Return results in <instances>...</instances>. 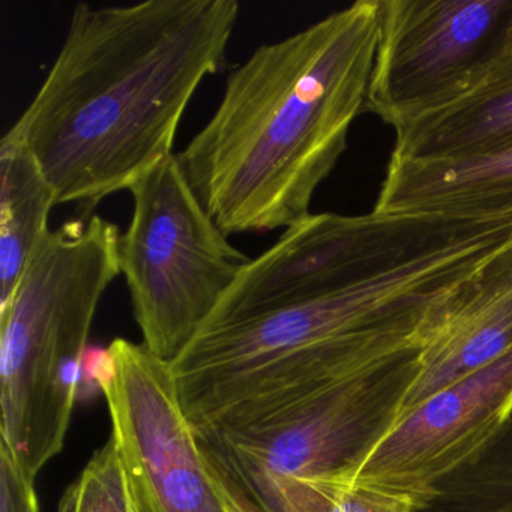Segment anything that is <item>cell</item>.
<instances>
[{"label":"cell","mask_w":512,"mask_h":512,"mask_svg":"<svg viewBox=\"0 0 512 512\" xmlns=\"http://www.w3.org/2000/svg\"><path fill=\"white\" fill-rule=\"evenodd\" d=\"M238 0L74 8L43 85L5 136L83 217L173 154L188 104L226 67Z\"/></svg>","instance_id":"6da1fadb"},{"label":"cell","mask_w":512,"mask_h":512,"mask_svg":"<svg viewBox=\"0 0 512 512\" xmlns=\"http://www.w3.org/2000/svg\"><path fill=\"white\" fill-rule=\"evenodd\" d=\"M511 244L512 217L467 218L376 277L200 332L170 362L188 418L239 427L424 349Z\"/></svg>","instance_id":"7a4b0ae2"},{"label":"cell","mask_w":512,"mask_h":512,"mask_svg":"<svg viewBox=\"0 0 512 512\" xmlns=\"http://www.w3.org/2000/svg\"><path fill=\"white\" fill-rule=\"evenodd\" d=\"M379 32V0H359L257 47L230 71L214 115L178 154L227 236L310 217L317 188L365 112Z\"/></svg>","instance_id":"3957f363"},{"label":"cell","mask_w":512,"mask_h":512,"mask_svg":"<svg viewBox=\"0 0 512 512\" xmlns=\"http://www.w3.org/2000/svg\"><path fill=\"white\" fill-rule=\"evenodd\" d=\"M119 239L97 214L49 230L0 308V446L31 481L64 449L92 323L121 274Z\"/></svg>","instance_id":"277c9868"},{"label":"cell","mask_w":512,"mask_h":512,"mask_svg":"<svg viewBox=\"0 0 512 512\" xmlns=\"http://www.w3.org/2000/svg\"><path fill=\"white\" fill-rule=\"evenodd\" d=\"M422 350L395 356L235 428H196L248 512H305L397 424Z\"/></svg>","instance_id":"5b68a950"},{"label":"cell","mask_w":512,"mask_h":512,"mask_svg":"<svg viewBox=\"0 0 512 512\" xmlns=\"http://www.w3.org/2000/svg\"><path fill=\"white\" fill-rule=\"evenodd\" d=\"M128 191L134 208L119 239L121 274L143 346L172 362L251 259L203 208L178 155L164 158Z\"/></svg>","instance_id":"8992f818"},{"label":"cell","mask_w":512,"mask_h":512,"mask_svg":"<svg viewBox=\"0 0 512 512\" xmlns=\"http://www.w3.org/2000/svg\"><path fill=\"white\" fill-rule=\"evenodd\" d=\"M86 368L139 512H248L188 418L170 361L115 338Z\"/></svg>","instance_id":"52a82bcc"},{"label":"cell","mask_w":512,"mask_h":512,"mask_svg":"<svg viewBox=\"0 0 512 512\" xmlns=\"http://www.w3.org/2000/svg\"><path fill=\"white\" fill-rule=\"evenodd\" d=\"M467 218L311 214L244 266L202 331L310 301L376 277L430 250Z\"/></svg>","instance_id":"ba28073f"},{"label":"cell","mask_w":512,"mask_h":512,"mask_svg":"<svg viewBox=\"0 0 512 512\" xmlns=\"http://www.w3.org/2000/svg\"><path fill=\"white\" fill-rule=\"evenodd\" d=\"M365 110L397 127L466 94L509 52L512 0H379Z\"/></svg>","instance_id":"9c48e42d"},{"label":"cell","mask_w":512,"mask_h":512,"mask_svg":"<svg viewBox=\"0 0 512 512\" xmlns=\"http://www.w3.org/2000/svg\"><path fill=\"white\" fill-rule=\"evenodd\" d=\"M511 418L509 352L422 401L344 475L421 496L484 448Z\"/></svg>","instance_id":"30bf717a"},{"label":"cell","mask_w":512,"mask_h":512,"mask_svg":"<svg viewBox=\"0 0 512 512\" xmlns=\"http://www.w3.org/2000/svg\"><path fill=\"white\" fill-rule=\"evenodd\" d=\"M509 352H512V244L494 259L469 301L455 311L422 349L419 373L401 406L397 424L431 395Z\"/></svg>","instance_id":"8fae6325"},{"label":"cell","mask_w":512,"mask_h":512,"mask_svg":"<svg viewBox=\"0 0 512 512\" xmlns=\"http://www.w3.org/2000/svg\"><path fill=\"white\" fill-rule=\"evenodd\" d=\"M373 211L512 217V145L458 160L389 161Z\"/></svg>","instance_id":"7c38bea8"},{"label":"cell","mask_w":512,"mask_h":512,"mask_svg":"<svg viewBox=\"0 0 512 512\" xmlns=\"http://www.w3.org/2000/svg\"><path fill=\"white\" fill-rule=\"evenodd\" d=\"M394 130L392 160H458L512 145V50L466 94Z\"/></svg>","instance_id":"4fadbf2b"},{"label":"cell","mask_w":512,"mask_h":512,"mask_svg":"<svg viewBox=\"0 0 512 512\" xmlns=\"http://www.w3.org/2000/svg\"><path fill=\"white\" fill-rule=\"evenodd\" d=\"M56 193L32 152L19 140H0V308L7 307L23 272L49 232Z\"/></svg>","instance_id":"5bb4252c"},{"label":"cell","mask_w":512,"mask_h":512,"mask_svg":"<svg viewBox=\"0 0 512 512\" xmlns=\"http://www.w3.org/2000/svg\"><path fill=\"white\" fill-rule=\"evenodd\" d=\"M410 512H512V418L484 448L416 497Z\"/></svg>","instance_id":"9a60e30c"},{"label":"cell","mask_w":512,"mask_h":512,"mask_svg":"<svg viewBox=\"0 0 512 512\" xmlns=\"http://www.w3.org/2000/svg\"><path fill=\"white\" fill-rule=\"evenodd\" d=\"M58 512H139L112 436L62 494Z\"/></svg>","instance_id":"2e32d148"},{"label":"cell","mask_w":512,"mask_h":512,"mask_svg":"<svg viewBox=\"0 0 512 512\" xmlns=\"http://www.w3.org/2000/svg\"><path fill=\"white\" fill-rule=\"evenodd\" d=\"M415 499L410 494L359 484L344 475L323 512H410Z\"/></svg>","instance_id":"e0dca14e"},{"label":"cell","mask_w":512,"mask_h":512,"mask_svg":"<svg viewBox=\"0 0 512 512\" xmlns=\"http://www.w3.org/2000/svg\"><path fill=\"white\" fill-rule=\"evenodd\" d=\"M0 512H40L35 482L0 446Z\"/></svg>","instance_id":"ac0fdd59"},{"label":"cell","mask_w":512,"mask_h":512,"mask_svg":"<svg viewBox=\"0 0 512 512\" xmlns=\"http://www.w3.org/2000/svg\"><path fill=\"white\" fill-rule=\"evenodd\" d=\"M509 49L512 50V25H511V31H509Z\"/></svg>","instance_id":"d6986e66"}]
</instances>
